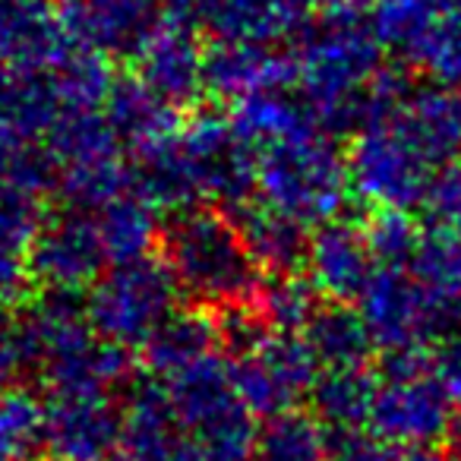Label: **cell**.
Masks as SVG:
<instances>
[{
    "instance_id": "12",
    "label": "cell",
    "mask_w": 461,
    "mask_h": 461,
    "mask_svg": "<svg viewBox=\"0 0 461 461\" xmlns=\"http://www.w3.org/2000/svg\"><path fill=\"white\" fill-rule=\"evenodd\" d=\"M29 263L41 288L67 294H83L111 269L95 215L67 205L45 218L29 247Z\"/></svg>"
},
{
    "instance_id": "32",
    "label": "cell",
    "mask_w": 461,
    "mask_h": 461,
    "mask_svg": "<svg viewBox=\"0 0 461 461\" xmlns=\"http://www.w3.org/2000/svg\"><path fill=\"white\" fill-rule=\"evenodd\" d=\"M329 461H446L433 448H395L370 433L335 436Z\"/></svg>"
},
{
    "instance_id": "30",
    "label": "cell",
    "mask_w": 461,
    "mask_h": 461,
    "mask_svg": "<svg viewBox=\"0 0 461 461\" xmlns=\"http://www.w3.org/2000/svg\"><path fill=\"white\" fill-rule=\"evenodd\" d=\"M253 307L272 332L301 335L322 307V294L307 276H266Z\"/></svg>"
},
{
    "instance_id": "33",
    "label": "cell",
    "mask_w": 461,
    "mask_h": 461,
    "mask_svg": "<svg viewBox=\"0 0 461 461\" xmlns=\"http://www.w3.org/2000/svg\"><path fill=\"white\" fill-rule=\"evenodd\" d=\"M429 228H461V167L448 165L429 184L420 203Z\"/></svg>"
},
{
    "instance_id": "18",
    "label": "cell",
    "mask_w": 461,
    "mask_h": 461,
    "mask_svg": "<svg viewBox=\"0 0 461 461\" xmlns=\"http://www.w3.org/2000/svg\"><path fill=\"white\" fill-rule=\"evenodd\" d=\"M294 89V60L288 48L272 45H209L205 92L230 104L263 92Z\"/></svg>"
},
{
    "instance_id": "9",
    "label": "cell",
    "mask_w": 461,
    "mask_h": 461,
    "mask_svg": "<svg viewBox=\"0 0 461 461\" xmlns=\"http://www.w3.org/2000/svg\"><path fill=\"white\" fill-rule=\"evenodd\" d=\"M234 366V385L257 417H276L310 402L322 366L307 339L294 332L266 329L238 351H228Z\"/></svg>"
},
{
    "instance_id": "35",
    "label": "cell",
    "mask_w": 461,
    "mask_h": 461,
    "mask_svg": "<svg viewBox=\"0 0 461 461\" xmlns=\"http://www.w3.org/2000/svg\"><path fill=\"white\" fill-rule=\"evenodd\" d=\"M29 366L26 348H23V335L16 326V316L7 310H0V395L16 389V379Z\"/></svg>"
},
{
    "instance_id": "19",
    "label": "cell",
    "mask_w": 461,
    "mask_h": 461,
    "mask_svg": "<svg viewBox=\"0 0 461 461\" xmlns=\"http://www.w3.org/2000/svg\"><path fill=\"white\" fill-rule=\"evenodd\" d=\"M234 221L240 228L250 257L263 269V276H297L307 266L310 250V234L313 230L303 228L301 221L282 215L263 199H253L240 212H234Z\"/></svg>"
},
{
    "instance_id": "3",
    "label": "cell",
    "mask_w": 461,
    "mask_h": 461,
    "mask_svg": "<svg viewBox=\"0 0 461 461\" xmlns=\"http://www.w3.org/2000/svg\"><path fill=\"white\" fill-rule=\"evenodd\" d=\"M158 257L171 269L180 294L203 307L228 310L253 303L266 278L240 238L238 221L212 205L171 215L161 230Z\"/></svg>"
},
{
    "instance_id": "25",
    "label": "cell",
    "mask_w": 461,
    "mask_h": 461,
    "mask_svg": "<svg viewBox=\"0 0 461 461\" xmlns=\"http://www.w3.org/2000/svg\"><path fill=\"white\" fill-rule=\"evenodd\" d=\"M228 117L234 130L253 146V152L322 130L307 111V104L288 92H263V95L234 102Z\"/></svg>"
},
{
    "instance_id": "11",
    "label": "cell",
    "mask_w": 461,
    "mask_h": 461,
    "mask_svg": "<svg viewBox=\"0 0 461 461\" xmlns=\"http://www.w3.org/2000/svg\"><path fill=\"white\" fill-rule=\"evenodd\" d=\"M190 0H171L161 7L152 32L136 51V79L165 98L171 108L193 104L205 92L209 45Z\"/></svg>"
},
{
    "instance_id": "28",
    "label": "cell",
    "mask_w": 461,
    "mask_h": 461,
    "mask_svg": "<svg viewBox=\"0 0 461 461\" xmlns=\"http://www.w3.org/2000/svg\"><path fill=\"white\" fill-rule=\"evenodd\" d=\"M402 60L427 83L461 89V10L439 7L433 0V16Z\"/></svg>"
},
{
    "instance_id": "23",
    "label": "cell",
    "mask_w": 461,
    "mask_h": 461,
    "mask_svg": "<svg viewBox=\"0 0 461 461\" xmlns=\"http://www.w3.org/2000/svg\"><path fill=\"white\" fill-rule=\"evenodd\" d=\"M408 269L423 285L448 329L461 322V228L423 224L420 244H417Z\"/></svg>"
},
{
    "instance_id": "15",
    "label": "cell",
    "mask_w": 461,
    "mask_h": 461,
    "mask_svg": "<svg viewBox=\"0 0 461 461\" xmlns=\"http://www.w3.org/2000/svg\"><path fill=\"white\" fill-rule=\"evenodd\" d=\"M307 278L329 303H354L376 272L366 228L351 218H335L310 234Z\"/></svg>"
},
{
    "instance_id": "13",
    "label": "cell",
    "mask_w": 461,
    "mask_h": 461,
    "mask_svg": "<svg viewBox=\"0 0 461 461\" xmlns=\"http://www.w3.org/2000/svg\"><path fill=\"white\" fill-rule=\"evenodd\" d=\"M212 45H272L297 41L322 14L326 0H190Z\"/></svg>"
},
{
    "instance_id": "8",
    "label": "cell",
    "mask_w": 461,
    "mask_h": 461,
    "mask_svg": "<svg viewBox=\"0 0 461 461\" xmlns=\"http://www.w3.org/2000/svg\"><path fill=\"white\" fill-rule=\"evenodd\" d=\"M174 140L190 167L203 205L234 215L257 199V152L234 130L230 117H186L180 121Z\"/></svg>"
},
{
    "instance_id": "17",
    "label": "cell",
    "mask_w": 461,
    "mask_h": 461,
    "mask_svg": "<svg viewBox=\"0 0 461 461\" xmlns=\"http://www.w3.org/2000/svg\"><path fill=\"white\" fill-rule=\"evenodd\" d=\"M111 461H203L167 402L158 379L130 385L123 404V442Z\"/></svg>"
},
{
    "instance_id": "36",
    "label": "cell",
    "mask_w": 461,
    "mask_h": 461,
    "mask_svg": "<svg viewBox=\"0 0 461 461\" xmlns=\"http://www.w3.org/2000/svg\"><path fill=\"white\" fill-rule=\"evenodd\" d=\"M439 7H448V10H461V0H436Z\"/></svg>"
},
{
    "instance_id": "1",
    "label": "cell",
    "mask_w": 461,
    "mask_h": 461,
    "mask_svg": "<svg viewBox=\"0 0 461 461\" xmlns=\"http://www.w3.org/2000/svg\"><path fill=\"white\" fill-rule=\"evenodd\" d=\"M461 155V89L383 77L351 133V190L373 209H420L433 177Z\"/></svg>"
},
{
    "instance_id": "26",
    "label": "cell",
    "mask_w": 461,
    "mask_h": 461,
    "mask_svg": "<svg viewBox=\"0 0 461 461\" xmlns=\"http://www.w3.org/2000/svg\"><path fill=\"white\" fill-rule=\"evenodd\" d=\"M301 335L307 339L322 370L366 366L373 348H376L354 303H322L320 313Z\"/></svg>"
},
{
    "instance_id": "22",
    "label": "cell",
    "mask_w": 461,
    "mask_h": 461,
    "mask_svg": "<svg viewBox=\"0 0 461 461\" xmlns=\"http://www.w3.org/2000/svg\"><path fill=\"white\" fill-rule=\"evenodd\" d=\"M376 383H379V376L370 366L322 370L313 392H310V411H313L335 436H354L370 427Z\"/></svg>"
},
{
    "instance_id": "5",
    "label": "cell",
    "mask_w": 461,
    "mask_h": 461,
    "mask_svg": "<svg viewBox=\"0 0 461 461\" xmlns=\"http://www.w3.org/2000/svg\"><path fill=\"white\" fill-rule=\"evenodd\" d=\"M165 392L177 427L196 446L203 461H253L259 417L247 408L234 385V366L221 351L196 360L184 373L165 379Z\"/></svg>"
},
{
    "instance_id": "16",
    "label": "cell",
    "mask_w": 461,
    "mask_h": 461,
    "mask_svg": "<svg viewBox=\"0 0 461 461\" xmlns=\"http://www.w3.org/2000/svg\"><path fill=\"white\" fill-rule=\"evenodd\" d=\"M70 35L98 58H114L142 48L161 14L158 0H58Z\"/></svg>"
},
{
    "instance_id": "7",
    "label": "cell",
    "mask_w": 461,
    "mask_h": 461,
    "mask_svg": "<svg viewBox=\"0 0 461 461\" xmlns=\"http://www.w3.org/2000/svg\"><path fill=\"white\" fill-rule=\"evenodd\" d=\"M177 303L180 288L158 253L136 263L111 266L86 291V313L92 329L130 354L142 351L155 329L180 310Z\"/></svg>"
},
{
    "instance_id": "31",
    "label": "cell",
    "mask_w": 461,
    "mask_h": 461,
    "mask_svg": "<svg viewBox=\"0 0 461 461\" xmlns=\"http://www.w3.org/2000/svg\"><path fill=\"white\" fill-rule=\"evenodd\" d=\"M370 250L376 257V266H408L420 244V230L408 212L398 209H379L364 224Z\"/></svg>"
},
{
    "instance_id": "34",
    "label": "cell",
    "mask_w": 461,
    "mask_h": 461,
    "mask_svg": "<svg viewBox=\"0 0 461 461\" xmlns=\"http://www.w3.org/2000/svg\"><path fill=\"white\" fill-rule=\"evenodd\" d=\"M35 285L29 250H4L0 247V310L20 307L29 301Z\"/></svg>"
},
{
    "instance_id": "27",
    "label": "cell",
    "mask_w": 461,
    "mask_h": 461,
    "mask_svg": "<svg viewBox=\"0 0 461 461\" xmlns=\"http://www.w3.org/2000/svg\"><path fill=\"white\" fill-rule=\"evenodd\" d=\"M335 433L307 408L285 411L259 423L253 461H329Z\"/></svg>"
},
{
    "instance_id": "2",
    "label": "cell",
    "mask_w": 461,
    "mask_h": 461,
    "mask_svg": "<svg viewBox=\"0 0 461 461\" xmlns=\"http://www.w3.org/2000/svg\"><path fill=\"white\" fill-rule=\"evenodd\" d=\"M294 95L326 133H354L383 73V45L373 35L364 0H326L322 14L291 48Z\"/></svg>"
},
{
    "instance_id": "24",
    "label": "cell",
    "mask_w": 461,
    "mask_h": 461,
    "mask_svg": "<svg viewBox=\"0 0 461 461\" xmlns=\"http://www.w3.org/2000/svg\"><path fill=\"white\" fill-rule=\"evenodd\" d=\"M92 215H95L111 266L155 257V250L161 247V212L152 203H146L140 193H127Z\"/></svg>"
},
{
    "instance_id": "10",
    "label": "cell",
    "mask_w": 461,
    "mask_h": 461,
    "mask_svg": "<svg viewBox=\"0 0 461 461\" xmlns=\"http://www.w3.org/2000/svg\"><path fill=\"white\" fill-rule=\"evenodd\" d=\"M354 307L373 345L385 354L429 351L448 332V322L408 266H376Z\"/></svg>"
},
{
    "instance_id": "20",
    "label": "cell",
    "mask_w": 461,
    "mask_h": 461,
    "mask_svg": "<svg viewBox=\"0 0 461 461\" xmlns=\"http://www.w3.org/2000/svg\"><path fill=\"white\" fill-rule=\"evenodd\" d=\"M218 345H221V332L212 316H205L203 310H177L155 329L152 339L142 345L140 357L149 376L165 383L218 351Z\"/></svg>"
},
{
    "instance_id": "29",
    "label": "cell",
    "mask_w": 461,
    "mask_h": 461,
    "mask_svg": "<svg viewBox=\"0 0 461 461\" xmlns=\"http://www.w3.org/2000/svg\"><path fill=\"white\" fill-rule=\"evenodd\" d=\"M48 458V404L32 389L0 395V461Z\"/></svg>"
},
{
    "instance_id": "4",
    "label": "cell",
    "mask_w": 461,
    "mask_h": 461,
    "mask_svg": "<svg viewBox=\"0 0 461 461\" xmlns=\"http://www.w3.org/2000/svg\"><path fill=\"white\" fill-rule=\"evenodd\" d=\"M351 193L348 152L335 146L326 130L257 152V199L303 228L316 230L341 218Z\"/></svg>"
},
{
    "instance_id": "21",
    "label": "cell",
    "mask_w": 461,
    "mask_h": 461,
    "mask_svg": "<svg viewBox=\"0 0 461 461\" xmlns=\"http://www.w3.org/2000/svg\"><path fill=\"white\" fill-rule=\"evenodd\" d=\"M104 114L130 155L167 140L180 127V111L171 108L136 77L114 79L108 102H104Z\"/></svg>"
},
{
    "instance_id": "14",
    "label": "cell",
    "mask_w": 461,
    "mask_h": 461,
    "mask_svg": "<svg viewBox=\"0 0 461 461\" xmlns=\"http://www.w3.org/2000/svg\"><path fill=\"white\" fill-rule=\"evenodd\" d=\"M48 461H111L123 442V408L111 392L48 395Z\"/></svg>"
},
{
    "instance_id": "6",
    "label": "cell",
    "mask_w": 461,
    "mask_h": 461,
    "mask_svg": "<svg viewBox=\"0 0 461 461\" xmlns=\"http://www.w3.org/2000/svg\"><path fill=\"white\" fill-rule=\"evenodd\" d=\"M370 436L395 448H433L455 427V402L436 370L433 351L389 354L376 373Z\"/></svg>"
}]
</instances>
